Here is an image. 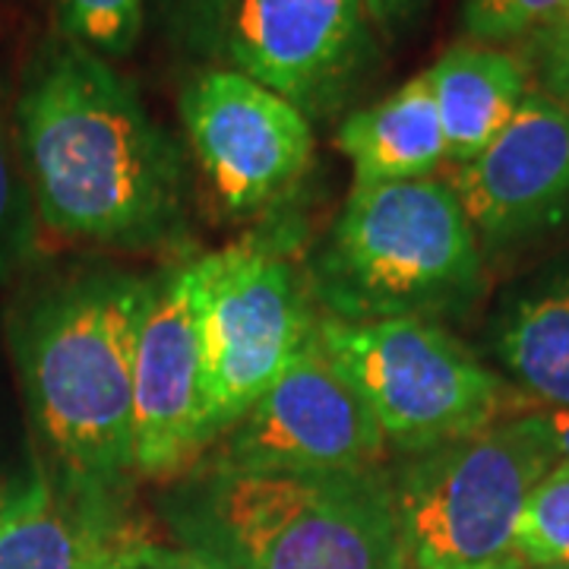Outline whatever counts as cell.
Wrapping results in <instances>:
<instances>
[{
	"instance_id": "cell-12",
	"label": "cell",
	"mask_w": 569,
	"mask_h": 569,
	"mask_svg": "<svg viewBox=\"0 0 569 569\" xmlns=\"http://www.w3.org/2000/svg\"><path fill=\"white\" fill-rule=\"evenodd\" d=\"M206 456L203 355L187 269L152 279L133 358V478L178 481Z\"/></svg>"
},
{
	"instance_id": "cell-26",
	"label": "cell",
	"mask_w": 569,
	"mask_h": 569,
	"mask_svg": "<svg viewBox=\"0 0 569 569\" xmlns=\"http://www.w3.org/2000/svg\"><path fill=\"white\" fill-rule=\"evenodd\" d=\"M503 569H569V567H553V563H522V560H509Z\"/></svg>"
},
{
	"instance_id": "cell-4",
	"label": "cell",
	"mask_w": 569,
	"mask_h": 569,
	"mask_svg": "<svg viewBox=\"0 0 569 569\" xmlns=\"http://www.w3.org/2000/svg\"><path fill=\"white\" fill-rule=\"evenodd\" d=\"M305 272L323 317L440 323L481 301L488 260L452 183L433 174L351 187Z\"/></svg>"
},
{
	"instance_id": "cell-17",
	"label": "cell",
	"mask_w": 569,
	"mask_h": 569,
	"mask_svg": "<svg viewBox=\"0 0 569 569\" xmlns=\"http://www.w3.org/2000/svg\"><path fill=\"white\" fill-rule=\"evenodd\" d=\"M13 102L17 96L0 77V282L32 263L39 247V209L20 156Z\"/></svg>"
},
{
	"instance_id": "cell-14",
	"label": "cell",
	"mask_w": 569,
	"mask_h": 569,
	"mask_svg": "<svg viewBox=\"0 0 569 569\" xmlns=\"http://www.w3.org/2000/svg\"><path fill=\"white\" fill-rule=\"evenodd\" d=\"M493 370L548 411H569V247L509 282L485 326Z\"/></svg>"
},
{
	"instance_id": "cell-19",
	"label": "cell",
	"mask_w": 569,
	"mask_h": 569,
	"mask_svg": "<svg viewBox=\"0 0 569 569\" xmlns=\"http://www.w3.org/2000/svg\"><path fill=\"white\" fill-rule=\"evenodd\" d=\"M58 32L104 61L127 58L146 26V0H54Z\"/></svg>"
},
{
	"instance_id": "cell-6",
	"label": "cell",
	"mask_w": 569,
	"mask_h": 569,
	"mask_svg": "<svg viewBox=\"0 0 569 569\" xmlns=\"http://www.w3.org/2000/svg\"><path fill=\"white\" fill-rule=\"evenodd\" d=\"M288 228L183 263L203 355L206 449L253 406L317 332L320 310Z\"/></svg>"
},
{
	"instance_id": "cell-21",
	"label": "cell",
	"mask_w": 569,
	"mask_h": 569,
	"mask_svg": "<svg viewBox=\"0 0 569 569\" xmlns=\"http://www.w3.org/2000/svg\"><path fill=\"white\" fill-rule=\"evenodd\" d=\"M567 3L569 0H462L459 22L466 39L512 48Z\"/></svg>"
},
{
	"instance_id": "cell-24",
	"label": "cell",
	"mask_w": 569,
	"mask_h": 569,
	"mask_svg": "<svg viewBox=\"0 0 569 569\" xmlns=\"http://www.w3.org/2000/svg\"><path fill=\"white\" fill-rule=\"evenodd\" d=\"M535 418L545 430L548 443L557 452V462H569V411H548V408H535Z\"/></svg>"
},
{
	"instance_id": "cell-9",
	"label": "cell",
	"mask_w": 569,
	"mask_h": 569,
	"mask_svg": "<svg viewBox=\"0 0 569 569\" xmlns=\"http://www.w3.org/2000/svg\"><path fill=\"white\" fill-rule=\"evenodd\" d=\"M181 121L212 193L238 219L282 203L313 164L310 118L234 67L187 80Z\"/></svg>"
},
{
	"instance_id": "cell-3",
	"label": "cell",
	"mask_w": 569,
	"mask_h": 569,
	"mask_svg": "<svg viewBox=\"0 0 569 569\" xmlns=\"http://www.w3.org/2000/svg\"><path fill=\"white\" fill-rule=\"evenodd\" d=\"M164 522L216 569H408L389 475H253L190 468Z\"/></svg>"
},
{
	"instance_id": "cell-1",
	"label": "cell",
	"mask_w": 569,
	"mask_h": 569,
	"mask_svg": "<svg viewBox=\"0 0 569 569\" xmlns=\"http://www.w3.org/2000/svg\"><path fill=\"white\" fill-rule=\"evenodd\" d=\"M39 219L73 241L149 250L183 219V156L114 63L54 32L13 102Z\"/></svg>"
},
{
	"instance_id": "cell-18",
	"label": "cell",
	"mask_w": 569,
	"mask_h": 569,
	"mask_svg": "<svg viewBox=\"0 0 569 569\" xmlns=\"http://www.w3.org/2000/svg\"><path fill=\"white\" fill-rule=\"evenodd\" d=\"M512 553L522 563L569 567V462H553L531 488Z\"/></svg>"
},
{
	"instance_id": "cell-7",
	"label": "cell",
	"mask_w": 569,
	"mask_h": 569,
	"mask_svg": "<svg viewBox=\"0 0 569 569\" xmlns=\"http://www.w3.org/2000/svg\"><path fill=\"white\" fill-rule=\"evenodd\" d=\"M317 332L373 411L389 447L408 456L516 415L507 380L437 320L346 323L320 313Z\"/></svg>"
},
{
	"instance_id": "cell-20",
	"label": "cell",
	"mask_w": 569,
	"mask_h": 569,
	"mask_svg": "<svg viewBox=\"0 0 569 569\" xmlns=\"http://www.w3.org/2000/svg\"><path fill=\"white\" fill-rule=\"evenodd\" d=\"M156 20L183 54L212 61L224 54L234 0H152Z\"/></svg>"
},
{
	"instance_id": "cell-11",
	"label": "cell",
	"mask_w": 569,
	"mask_h": 569,
	"mask_svg": "<svg viewBox=\"0 0 569 569\" xmlns=\"http://www.w3.org/2000/svg\"><path fill=\"white\" fill-rule=\"evenodd\" d=\"M485 260L569 224V108L531 86L488 149L452 174Z\"/></svg>"
},
{
	"instance_id": "cell-16",
	"label": "cell",
	"mask_w": 569,
	"mask_h": 569,
	"mask_svg": "<svg viewBox=\"0 0 569 569\" xmlns=\"http://www.w3.org/2000/svg\"><path fill=\"white\" fill-rule=\"evenodd\" d=\"M339 152L351 162L355 187L433 178L447 162V140L425 77L361 111H351L336 133Z\"/></svg>"
},
{
	"instance_id": "cell-5",
	"label": "cell",
	"mask_w": 569,
	"mask_h": 569,
	"mask_svg": "<svg viewBox=\"0 0 569 569\" xmlns=\"http://www.w3.org/2000/svg\"><path fill=\"white\" fill-rule=\"evenodd\" d=\"M557 462L531 411L415 452L389 475L408 569H503L531 488Z\"/></svg>"
},
{
	"instance_id": "cell-15",
	"label": "cell",
	"mask_w": 569,
	"mask_h": 569,
	"mask_svg": "<svg viewBox=\"0 0 569 569\" xmlns=\"http://www.w3.org/2000/svg\"><path fill=\"white\" fill-rule=\"evenodd\" d=\"M421 77L440 114L447 162L456 168L478 159L500 137L531 89L529 70L512 48L471 39L449 44Z\"/></svg>"
},
{
	"instance_id": "cell-10",
	"label": "cell",
	"mask_w": 569,
	"mask_h": 569,
	"mask_svg": "<svg viewBox=\"0 0 569 569\" xmlns=\"http://www.w3.org/2000/svg\"><path fill=\"white\" fill-rule=\"evenodd\" d=\"M224 58L307 118H329L377 58L365 0H234Z\"/></svg>"
},
{
	"instance_id": "cell-2",
	"label": "cell",
	"mask_w": 569,
	"mask_h": 569,
	"mask_svg": "<svg viewBox=\"0 0 569 569\" xmlns=\"http://www.w3.org/2000/svg\"><path fill=\"white\" fill-rule=\"evenodd\" d=\"M152 279L99 269L41 288L10 348L58 478L123 490L133 478V358Z\"/></svg>"
},
{
	"instance_id": "cell-27",
	"label": "cell",
	"mask_w": 569,
	"mask_h": 569,
	"mask_svg": "<svg viewBox=\"0 0 569 569\" xmlns=\"http://www.w3.org/2000/svg\"><path fill=\"white\" fill-rule=\"evenodd\" d=\"M13 493H17V490H7L3 485H0V512L7 509V503H10V500H13Z\"/></svg>"
},
{
	"instance_id": "cell-23",
	"label": "cell",
	"mask_w": 569,
	"mask_h": 569,
	"mask_svg": "<svg viewBox=\"0 0 569 569\" xmlns=\"http://www.w3.org/2000/svg\"><path fill=\"white\" fill-rule=\"evenodd\" d=\"M365 3L373 32H383L387 39H392L411 26V20L425 10L427 0H365Z\"/></svg>"
},
{
	"instance_id": "cell-8",
	"label": "cell",
	"mask_w": 569,
	"mask_h": 569,
	"mask_svg": "<svg viewBox=\"0 0 569 569\" xmlns=\"http://www.w3.org/2000/svg\"><path fill=\"white\" fill-rule=\"evenodd\" d=\"M387 447L373 411L313 332L197 466L253 475L365 471L380 468Z\"/></svg>"
},
{
	"instance_id": "cell-25",
	"label": "cell",
	"mask_w": 569,
	"mask_h": 569,
	"mask_svg": "<svg viewBox=\"0 0 569 569\" xmlns=\"http://www.w3.org/2000/svg\"><path fill=\"white\" fill-rule=\"evenodd\" d=\"M140 569H216V567H209L203 557H197V553H190V550L159 548Z\"/></svg>"
},
{
	"instance_id": "cell-22",
	"label": "cell",
	"mask_w": 569,
	"mask_h": 569,
	"mask_svg": "<svg viewBox=\"0 0 569 569\" xmlns=\"http://www.w3.org/2000/svg\"><path fill=\"white\" fill-rule=\"evenodd\" d=\"M529 70L531 86L569 108V3L545 26L512 44Z\"/></svg>"
},
{
	"instance_id": "cell-13",
	"label": "cell",
	"mask_w": 569,
	"mask_h": 569,
	"mask_svg": "<svg viewBox=\"0 0 569 569\" xmlns=\"http://www.w3.org/2000/svg\"><path fill=\"white\" fill-rule=\"evenodd\" d=\"M159 548L121 490L39 475L0 512V569H140Z\"/></svg>"
}]
</instances>
